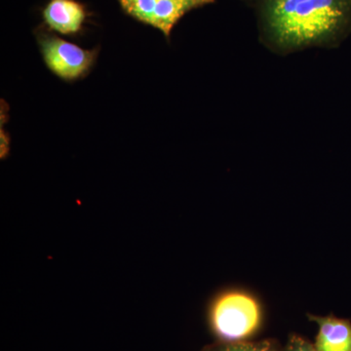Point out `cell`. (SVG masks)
Here are the masks:
<instances>
[{
  "mask_svg": "<svg viewBox=\"0 0 351 351\" xmlns=\"http://www.w3.org/2000/svg\"><path fill=\"white\" fill-rule=\"evenodd\" d=\"M319 325L315 348L318 351H351V325L337 318L313 317Z\"/></svg>",
  "mask_w": 351,
  "mask_h": 351,
  "instance_id": "cell-6",
  "label": "cell"
},
{
  "mask_svg": "<svg viewBox=\"0 0 351 351\" xmlns=\"http://www.w3.org/2000/svg\"><path fill=\"white\" fill-rule=\"evenodd\" d=\"M127 14L152 25L169 38L174 25L182 16L215 0H119Z\"/></svg>",
  "mask_w": 351,
  "mask_h": 351,
  "instance_id": "cell-4",
  "label": "cell"
},
{
  "mask_svg": "<svg viewBox=\"0 0 351 351\" xmlns=\"http://www.w3.org/2000/svg\"><path fill=\"white\" fill-rule=\"evenodd\" d=\"M202 351H276L270 341L260 343H226L209 346Z\"/></svg>",
  "mask_w": 351,
  "mask_h": 351,
  "instance_id": "cell-7",
  "label": "cell"
},
{
  "mask_svg": "<svg viewBox=\"0 0 351 351\" xmlns=\"http://www.w3.org/2000/svg\"><path fill=\"white\" fill-rule=\"evenodd\" d=\"M44 22L50 29L62 34H75L82 29L86 11L75 0H50L43 12Z\"/></svg>",
  "mask_w": 351,
  "mask_h": 351,
  "instance_id": "cell-5",
  "label": "cell"
},
{
  "mask_svg": "<svg viewBox=\"0 0 351 351\" xmlns=\"http://www.w3.org/2000/svg\"><path fill=\"white\" fill-rule=\"evenodd\" d=\"M1 133H0V140H1V144H0V157L1 159H5L9 154V149H10V138L6 135L5 132L1 128Z\"/></svg>",
  "mask_w": 351,
  "mask_h": 351,
  "instance_id": "cell-9",
  "label": "cell"
},
{
  "mask_svg": "<svg viewBox=\"0 0 351 351\" xmlns=\"http://www.w3.org/2000/svg\"><path fill=\"white\" fill-rule=\"evenodd\" d=\"M285 351H318L315 346L311 345L301 337L293 336L289 341Z\"/></svg>",
  "mask_w": 351,
  "mask_h": 351,
  "instance_id": "cell-8",
  "label": "cell"
},
{
  "mask_svg": "<svg viewBox=\"0 0 351 351\" xmlns=\"http://www.w3.org/2000/svg\"><path fill=\"white\" fill-rule=\"evenodd\" d=\"M38 45L44 62L54 75L64 80H78L93 66L97 50H85L53 34L40 32Z\"/></svg>",
  "mask_w": 351,
  "mask_h": 351,
  "instance_id": "cell-3",
  "label": "cell"
},
{
  "mask_svg": "<svg viewBox=\"0 0 351 351\" xmlns=\"http://www.w3.org/2000/svg\"><path fill=\"white\" fill-rule=\"evenodd\" d=\"M209 318L217 337L226 343H237L258 329L261 311L258 302L250 295L228 292L215 300Z\"/></svg>",
  "mask_w": 351,
  "mask_h": 351,
  "instance_id": "cell-2",
  "label": "cell"
},
{
  "mask_svg": "<svg viewBox=\"0 0 351 351\" xmlns=\"http://www.w3.org/2000/svg\"><path fill=\"white\" fill-rule=\"evenodd\" d=\"M351 0H265L263 19L270 38L284 49L331 41L348 24Z\"/></svg>",
  "mask_w": 351,
  "mask_h": 351,
  "instance_id": "cell-1",
  "label": "cell"
}]
</instances>
